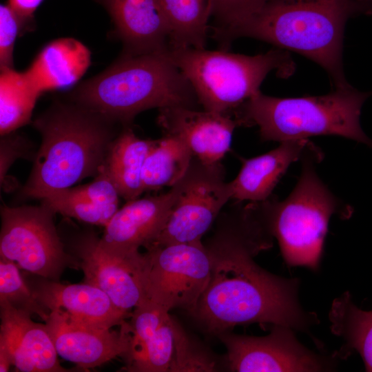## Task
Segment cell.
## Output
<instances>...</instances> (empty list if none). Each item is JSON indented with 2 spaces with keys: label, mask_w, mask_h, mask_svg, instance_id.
Here are the masks:
<instances>
[{
  "label": "cell",
  "mask_w": 372,
  "mask_h": 372,
  "mask_svg": "<svg viewBox=\"0 0 372 372\" xmlns=\"http://www.w3.org/2000/svg\"><path fill=\"white\" fill-rule=\"evenodd\" d=\"M1 136V182L2 183L8 169L18 158L28 152V141L24 137L12 134Z\"/></svg>",
  "instance_id": "34"
},
{
  "label": "cell",
  "mask_w": 372,
  "mask_h": 372,
  "mask_svg": "<svg viewBox=\"0 0 372 372\" xmlns=\"http://www.w3.org/2000/svg\"><path fill=\"white\" fill-rule=\"evenodd\" d=\"M155 140L138 137L130 126L123 127L112 142L104 166L119 195L127 201L144 192L142 171Z\"/></svg>",
  "instance_id": "21"
},
{
  "label": "cell",
  "mask_w": 372,
  "mask_h": 372,
  "mask_svg": "<svg viewBox=\"0 0 372 372\" xmlns=\"http://www.w3.org/2000/svg\"><path fill=\"white\" fill-rule=\"evenodd\" d=\"M169 314V311L148 300L133 309L129 322L132 353L126 363L144 347Z\"/></svg>",
  "instance_id": "29"
},
{
  "label": "cell",
  "mask_w": 372,
  "mask_h": 372,
  "mask_svg": "<svg viewBox=\"0 0 372 372\" xmlns=\"http://www.w3.org/2000/svg\"><path fill=\"white\" fill-rule=\"evenodd\" d=\"M30 287L38 301L49 311L66 312L74 322L95 329H110L128 322L132 312L118 308L109 296L93 285H64L41 277Z\"/></svg>",
  "instance_id": "16"
},
{
  "label": "cell",
  "mask_w": 372,
  "mask_h": 372,
  "mask_svg": "<svg viewBox=\"0 0 372 372\" xmlns=\"http://www.w3.org/2000/svg\"><path fill=\"white\" fill-rule=\"evenodd\" d=\"M45 324L57 354L85 371L118 356L127 362L131 355L129 322L118 331L95 329L73 321L65 311L52 310Z\"/></svg>",
  "instance_id": "13"
},
{
  "label": "cell",
  "mask_w": 372,
  "mask_h": 372,
  "mask_svg": "<svg viewBox=\"0 0 372 372\" xmlns=\"http://www.w3.org/2000/svg\"><path fill=\"white\" fill-rule=\"evenodd\" d=\"M372 91L351 85L318 96L278 98L260 92L236 111L240 126L257 125L263 141L282 142L318 135H336L365 144L372 140L360 123L361 109Z\"/></svg>",
  "instance_id": "5"
},
{
  "label": "cell",
  "mask_w": 372,
  "mask_h": 372,
  "mask_svg": "<svg viewBox=\"0 0 372 372\" xmlns=\"http://www.w3.org/2000/svg\"><path fill=\"white\" fill-rule=\"evenodd\" d=\"M225 178L220 161L205 163L193 156L183 176L171 187L174 203L164 228L152 245L201 240L232 198L231 183Z\"/></svg>",
  "instance_id": "10"
},
{
  "label": "cell",
  "mask_w": 372,
  "mask_h": 372,
  "mask_svg": "<svg viewBox=\"0 0 372 372\" xmlns=\"http://www.w3.org/2000/svg\"><path fill=\"white\" fill-rule=\"evenodd\" d=\"M109 13L122 53L163 52L168 48L166 23L158 0H96Z\"/></svg>",
  "instance_id": "18"
},
{
  "label": "cell",
  "mask_w": 372,
  "mask_h": 372,
  "mask_svg": "<svg viewBox=\"0 0 372 372\" xmlns=\"http://www.w3.org/2000/svg\"><path fill=\"white\" fill-rule=\"evenodd\" d=\"M158 124L164 134L183 140L193 156L205 163L222 159L229 150L234 129L240 126L234 114L184 107L159 109Z\"/></svg>",
  "instance_id": "15"
},
{
  "label": "cell",
  "mask_w": 372,
  "mask_h": 372,
  "mask_svg": "<svg viewBox=\"0 0 372 372\" xmlns=\"http://www.w3.org/2000/svg\"><path fill=\"white\" fill-rule=\"evenodd\" d=\"M0 347L12 365L22 372H65L45 324L34 322L31 314L0 300Z\"/></svg>",
  "instance_id": "17"
},
{
  "label": "cell",
  "mask_w": 372,
  "mask_h": 372,
  "mask_svg": "<svg viewBox=\"0 0 372 372\" xmlns=\"http://www.w3.org/2000/svg\"><path fill=\"white\" fill-rule=\"evenodd\" d=\"M329 321L332 333L346 342L347 348L357 351L366 371L372 372V310L358 308L345 292L333 300Z\"/></svg>",
  "instance_id": "24"
},
{
  "label": "cell",
  "mask_w": 372,
  "mask_h": 372,
  "mask_svg": "<svg viewBox=\"0 0 372 372\" xmlns=\"http://www.w3.org/2000/svg\"><path fill=\"white\" fill-rule=\"evenodd\" d=\"M30 27L8 3L0 6V69L14 68V48L19 32Z\"/></svg>",
  "instance_id": "32"
},
{
  "label": "cell",
  "mask_w": 372,
  "mask_h": 372,
  "mask_svg": "<svg viewBox=\"0 0 372 372\" xmlns=\"http://www.w3.org/2000/svg\"><path fill=\"white\" fill-rule=\"evenodd\" d=\"M33 125L41 143L21 193L40 200L95 177L120 132L119 125L72 101L54 103Z\"/></svg>",
  "instance_id": "3"
},
{
  "label": "cell",
  "mask_w": 372,
  "mask_h": 372,
  "mask_svg": "<svg viewBox=\"0 0 372 372\" xmlns=\"http://www.w3.org/2000/svg\"><path fill=\"white\" fill-rule=\"evenodd\" d=\"M168 32V48L205 49L212 0H158Z\"/></svg>",
  "instance_id": "22"
},
{
  "label": "cell",
  "mask_w": 372,
  "mask_h": 372,
  "mask_svg": "<svg viewBox=\"0 0 372 372\" xmlns=\"http://www.w3.org/2000/svg\"><path fill=\"white\" fill-rule=\"evenodd\" d=\"M41 93L25 71L14 68L1 70L0 74V133L13 132L27 124Z\"/></svg>",
  "instance_id": "25"
},
{
  "label": "cell",
  "mask_w": 372,
  "mask_h": 372,
  "mask_svg": "<svg viewBox=\"0 0 372 372\" xmlns=\"http://www.w3.org/2000/svg\"><path fill=\"white\" fill-rule=\"evenodd\" d=\"M293 329L273 324L265 336H250L224 331L216 336L227 349L231 371L316 372L331 371L335 358L319 355L296 338Z\"/></svg>",
  "instance_id": "11"
},
{
  "label": "cell",
  "mask_w": 372,
  "mask_h": 372,
  "mask_svg": "<svg viewBox=\"0 0 372 372\" xmlns=\"http://www.w3.org/2000/svg\"><path fill=\"white\" fill-rule=\"evenodd\" d=\"M142 270L147 300L170 311L192 313L210 277L211 262L201 240L146 248Z\"/></svg>",
  "instance_id": "9"
},
{
  "label": "cell",
  "mask_w": 372,
  "mask_h": 372,
  "mask_svg": "<svg viewBox=\"0 0 372 372\" xmlns=\"http://www.w3.org/2000/svg\"><path fill=\"white\" fill-rule=\"evenodd\" d=\"M19 269L15 262L0 258V300L31 315H37L45 322L50 311L38 301Z\"/></svg>",
  "instance_id": "27"
},
{
  "label": "cell",
  "mask_w": 372,
  "mask_h": 372,
  "mask_svg": "<svg viewBox=\"0 0 372 372\" xmlns=\"http://www.w3.org/2000/svg\"><path fill=\"white\" fill-rule=\"evenodd\" d=\"M43 1L8 0V4L30 26L34 14Z\"/></svg>",
  "instance_id": "35"
},
{
  "label": "cell",
  "mask_w": 372,
  "mask_h": 372,
  "mask_svg": "<svg viewBox=\"0 0 372 372\" xmlns=\"http://www.w3.org/2000/svg\"><path fill=\"white\" fill-rule=\"evenodd\" d=\"M12 361L7 351L0 347V372H7L10 371Z\"/></svg>",
  "instance_id": "36"
},
{
  "label": "cell",
  "mask_w": 372,
  "mask_h": 372,
  "mask_svg": "<svg viewBox=\"0 0 372 372\" xmlns=\"http://www.w3.org/2000/svg\"><path fill=\"white\" fill-rule=\"evenodd\" d=\"M71 249L84 273V282L104 291L118 308L132 312L147 300L142 281L143 254L134 259L112 256L91 231L76 236Z\"/></svg>",
  "instance_id": "12"
},
{
  "label": "cell",
  "mask_w": 372,
  "mask_h": 372,
  "mask_svg": "<svg viewBox=\"0 0 372 372\" xmlns=\"http://www.w3.org/2000/svg\"><path fill=\"white\" fill-rule=\"evenodd\" d=\"M317 148L308 138L289 140L266 154L241 159V169L231 182V199L239 202L268 199L289 165Z\"/></svg>",
  "instance_id": "19"
},
{
  "label": "cell",
  "mask_w": 372,
  "mask_h": 372,
  "mask_svg": "<svg viewBox=\"0 0 372 372\" xmlns=\"http://www.w3.org/2000/svg\"><path fill=\"white\" fill-rule=\"evenodd\" d=\"M372 16V0H269L256 14L212 36L220 50L251 37L299 53L320 65L334 87L347 82L342 67L344 27L351 18Z\"/></svg>",
  "instance_id": "2"
},
{
  "label": "cell",
  "mask_w": 372,
  "mask_h": 372,
  "mask_svg": "<svg viewBox=\"0 0 372 372\" xmlns=\"http://www.w3.org/2000/svg\"><path fill=\"white\" fill-rule=\"evenodd\" d=\"M175 321L169 314L144 347L126 364V371L170 372L175 344Z\"/></svg>",
  "instance_id": "26"
},
{
  "label": "cell",
  "mask_w": 372,
  "mask_h": 372,
  "mask_svg": "<svg viewBox=\"0 0 372 372\" xmlns=\"http://www.w3.org/2000/svg\"><path fill=\"white\" fill-rule=\"evenodd\" d=\"M175 344L170 372L215 371L216 362L190 340L175 321Z\"/></svg>",
  "instance_id": "31"
},
{
  "label": "cell",
  "mask_w": 372,
  "mask_h": 372,
  "mask_svg": "<svg viewBox=\"0 0 372 372\" xmlns=\"http://www.w3.org/2000/svg\"><path fill=\"white\" fill-rule=\"evenodd\" d=\"M319 148L303 158L300 178L291 194L280 201L276 196L264 200L267 227L278 242L287 265L318 270L329 222L333 214L349 210L320 179L315 164L322 159Z\"/></svg>",
  "instance_id": "7"
},
{
  "label": "cell",
  "mask_w": 372,
  "mask_h": 372,
  "mask_svg": "<svg viewBox=\"0 0 372 372\" xmlns=\"http://www.w3.org/2000/svg\"><path fill=\"white\" fill-rule=\"evenodd\" d=\"M55 213L43 204L1 207L0 258L26 271L58 281L68 268H79L67 253L54 223Z\"/></svg>",
  "instance_id": "8"
},
{
  "label": "cell",
  "mask_w": 372,
  "mask_h": 372,
  "mask_svg": "<svg viewBox=\"0 0 372 372\" xmlns=\"http://www.w3.org/2000/svg\"><path fill=\"white\" fill-rule=\"evenodd\" d=\"M64 190L72 196L94 204L118 207L120 195L104 165L92 182Z\"/></svg>",
  "instance_id": "33"
},
{
  "label": "cell",
  "mask_w": 372,
  "mask_h": 372,
  "mask_svg": "<svg viewBox=\"0 0 372 372\" xmlns=\"http://www.w3.org/2000/svg\"><path fill=\"white\" fill-rule=\"evenodd\" d=\"M269 0H212L213 34L231 30L259 12Z\"/></svg>",
  "instance_id": "30"
},
{
  "label": "cell",
  "mask_w": 372,
  "mask_h": 372,
  "mask_svg": "<svg viewBox=\"0 0 372 372\" xmlns=\"http://www.w3.org/2000/svg\"><path fill=\"white\" fill-rule=\"evenodd\" d=\"M41 203L55 214L94 225L105 226L118 207L94 204L79 198L63 189L42 199Z\"/></svg>",
  "instance_id": "28"
},
{
  "label": "cell",
  "mask_w": 372,
  "mask_h": 372,
  "mask_svg": "<svg viewBox=\"0 0 372 372\" xmlns=\"http://www.w3.org/2000/svg\"><path fill=\"white\" fill-rule=\"evenodd\" d=\"M71 100L122 127L153 108L198 109L189 81L163 52L121 53L107 69L79 85Z\"/></svg>",
  "instance_id": "4"
},
{
  "label": "cell",
  "mask_w": 372,
  "mask_h": 372,
  "mask_svg": "<svg viewBox=\"0 0 372 372\" xmlns=\"http://www.w3.org/2000/svg\"><path fill=\"white\" fill-rule=\"evenodd\" d=\"M214 235L205 245L210 277L191 313L209 333L218 335L251 323L283 325L307 331L318 322L298 300L299 280L274 275L254 257L270 248L273 236L258 202L236 201L218 218Z\"/></svg>",
  "instance_id": "1"
},
{
  "label": "cell",
  "mask_w": 372,
  "mask_h": 372,
  "mask_svg": "<svg viewBox=\"0 0 372 372\" xmlns=\"http://www.w3.org/2000/svg\"><path fill=\"white\" fill-rule=\"evenodd\" d=\"M192 158L189 147L177 136L164 134L155 140L143 167L144 191L172 187L183 176Z\"/></svg>",
  "instance_id": "23"
},
{
  "label": "cell",
  "mask_w": 372,
  "mask_h": 372,
  "mask_svg": "<svg viewBox=\"0 0 372 372\" xmlns=\"http://www.w3.org/2000/svg\"><path fill=\"white\" fill-rule=\"evenodd\" d=\"M175 200L172 188L165 194L127 201L105 226L101 247L110 255L134 259L147 248L164 228Z\"/></svg>",
  "instance_id": "14"
},
{
  "label": "cell",
  "mask_w": 372,
  "mask_h": 372,
  "mask_svg": "<svg viewBox=\"0 0 372 372\" xmlns=\"http://www.w3.org/2000/svg\"><path fill=\"white\" fill-rule=\"evenodd\" d=\"M90 64V50L76 39L64 37L45 45L25 72L42 94L74 85Z\"/></svg>",
  "instance_id": "20"
},
{
  "label": "cell",
  "mask_w": 372,
  "mask_h": 372,
  "mask_svg": "<svg viewBox=\"0 0 372 372\" xmlns=\"http://www.w3.org/2000/svg\"><path fill=\"white\" fill-rule=\"evenodd\" d=\"M163 54L189 81L204 110L220 114H234L260 92L271 71L285 78L294 70L289 54L280 49L247 56L222 50L167 48Z\"/></svg>",
  "instance_id": "6"
}]
</instances>
